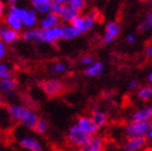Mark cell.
<instances>
[{
	"mask_svg": "<svg viewBox=\"0 0 152 151\" xmlns=\"http://www.w3.org/2000/svg\"><path fill=\"white\" fill-rule=\"evenodd\" d=\"M91 137L88 134L83 132L79 126H77L76 124L71 125L69 130L67 132V140L72 147L76 148H81L83 146L91 139Z\"/></svg>",
	"mask_w": 152,
	"mask_h": 151,
	"instance_id": "1",
	"label": "cell"
},
{
	"mask_svg": "<svg viewBox=\"0 0 152 151\" xmlns=\"http://www.w3.org/2000/svg\"><path fill=\"white\" fill-rule=\"evenodd\" d=\"M150 122H132L127 124L124 128V136L126 139L129 138H138V137H147L149 130Z\"/></svg>",
	"mask_w": 152,
	"mask_h": 151,
	"instance_id": "2",
	"label": "cell"
},
{
	"mask_svg": "<svg viewBox=\"0 0 152 151\" xmlns=\"http://www.w3.org/2000/svg\"><path fill=\"white\" fill-rule=\"evenodd\" d=\"M41 87L48 96H57L64 92L65 84L58 79H49L42 82Z\"/></svg>",
	"mask_w": 152,
	"mask_h": 151,
	"instance_id": "3",
	"label": "cell"
},
{
	"mask_svg": "<svg viewBox=\"0 0 152 151\" xmlns=\"http://www.w3.org/2000/svg\"><path fill=\"white\" fill-rule=\"evenodd\" d=\"M40 37L41 43H54L55 41L63 39V29H61V26H56L50 29L40 28Z\"/></svg>",
	"mask_w": 152,
	"mask_h": 151,
	"instance_id": "4",
	"label": "cell"
},
{
	"mask_svg": "<svg viewBox=\"0 0 152 151\" xmlns=\"http://www.w3.org/2000/svg\"><path fill=\"white\" fill-rule=\"evenodd\" d=\"M18 142L22 148L28 151H44L43 145L37 137L32 135H23L18 139Z\"/></svg>",
	"mask_w": 152,
	"mask_h": 151,
	"instance_id": "5",
	"label": "cell"
},
{
	"mask_svg": "<svg viewBox=\"0 0 152 151\" xmlns=\"http://www.w3.org/2000/svg\"><path fill=\"white\" fill-rule=\"evenodd\" d=\"M76 125L79 126L83 132L88 134L90 136H95V135H97L98 131H99V128L94 124V122L92 121L91 118L86 116H80L79 118L77 119Z\"/></svg>",
	"mask_w": 152,
	"mask_h": 151,
	"instance_id": "6",
	"label": "cell"
},
{
	"mask_svg": "<svg viewBox=\"0 0 152 151\" xmlns=\"http://www.w3.org/2000/svg\"><path fill=\"white\" fill-rule=\"evenodd\" d=\"M106 141L105 138L99 135L92 136L83 147L79 149V151H104L105 150Z\"/></svg>",
	"mask_w": 152,
	"mask_h": 151,
	"instance_id": "7",
	"label": "cell"
},
{
	"mask_svg": "<svg viewBox=\"0 0 152 151\" xmlns=\"http://www.w3.org/2000/svg\"><path fill=\"white\" fill-rule=\"evenodd\" d=\"M38 120H39L38 113L36 112L35 110L30 109V108H26V110H25V112H24V114L22 116V118H20V120L18 122L25 128L34 130L35 125L38 122Z\"/></svg>",
	"mask_w": 152,
	"mask_h": 151,
	"instance_id": "8",
	"label": "cell"
},
{
	"mask_svg": "<svg viewBox=\"0 0 152 151\" xmlns=\"http://www.w3.org/2000/svg\"><path fill=\"white\" fill-rule=\"evenodd\" d=\"M152 119V105H148L145 107L134 111L131 117L132 122H150Z\"/></svg>",
	"mask_w": 152,
	"mask_h": 151,
	"instance_id": "9",
	"label": "cell"
},
{
	"mask_svg": "<svg viewBox=\"0 0 152 151\" xmlns=\"http://www.w3.org/2000/svg\"><path fill=\"white\" fill-rule=\"evenodd\" d=\"M148 144L147 137H138V138H129L123 144L124 151H141Z\"/></svg>",
	"mask_w": 152,
	"mask_h": 151,
	"instance_id": "10",
	"label": "cell"
},
{
	"mask_svg": "<svg viewBox=\"0 0 152 151\" xmlns=\"http://www.w3.org/2000/svg\"><path fill=\"white\" fill-rule=\"evenodd\" d=\"M20 35L18 32H15L13 29L9 28L7 25L0 26V40L6 44H12L13 42L20 39Z\"/></svg>",
	"mask_w": 152,
	"mask_h": 151,
	"instance_id": "11",
	"label": "cell"
},
{
	"mask_svg": "<svg viewBox=\"0 0 152 151\" xmlns=\"http://www.w3.org/2000/svg\"><path fill=\"white\" fill-rule=\"evenodd\" d=\"M121 27L117 22H108L106 24V32L104 35L105 43H111L120 34Z\"/></svg>",
	"mask_w": 152,
	"mask_h": 151,
	"instance_id": "12",
	"label": "cell"
},
{
	"mask_svg": "<svg viewBox=\"0 0 152 151\" xmlns=\"http://www.w3.org/2000/svg\"><path fill=\"white\" fill-rule=\"evenodd\" d=\"M59 23H61L59 15L56 14V13H53V12L45 14V16L43 18H41L39 21V25H40L41 29H50L53 28V27L59 26Z\"/></svg>",
	"mask_w": 152,
	"mask_h": 151,
	"instance_id": "13",
	"label": "cell"
},
{
	"mask_svg": "<svg viewBox=\"0 0 152 151\" xmlns=\"http://www.w3.org/2000/svg\"><path fill=\"white\" fill-rule=\"evenodd\" d=\"M18 87V82L14 79H6L0 80V93L2 95L11 96L14 94L15 90Z\"/></svg>",
	"mask_w": 152,
	"mask_h": 151,
	"instance_id": "14",
	"label": "cell"
},
{
	"mask_svg": "<svg viewBox=\"0 0 152 151\" xmlns=\"http://www.w3.org/2000/svg\"><path fill=\"white\" fill-rule=\"evenodd\" d=\"M53 0H30L31 6L37 13L48 14L51 12Z\"/></svg>",
	"mask_w": 152,
	"mask_h": 151,
	"instance_id": "15",
	"label": "cell"
},
{
	"mask_svg": "<svg viewBox=\"0 0 152 151\" xmlns=\"http://www.w3.org/2000/svg\"><path fill=\"white\" fill-rule=\"evenodd\" d=\"M78 16H80V11H78V10L73 9V8L68 7V6H65V8L63 9L61 13L59 14L61 21H63V22L66 24H68V23L71 24L72 21L78 18Z\"/></svg>",
	"mask_w": 152,
	"mask_h": 151,
	"instance_id": "16",
	"label": "cell"
},
{
	"mask_svg": "<svg viewBox=\"0 0 152 151\" xmlns=\"http://www.w3.org/2000/svg\"><path fill=\"white\" fill-rule=\"evenodd\" d=\"M26 108L24 105L20 104H11L8 106V113H9V117L11 118L13 121H20L22 116L24 114Z\"/></svg>",
	"mask_w": 152,
	"mask_h": 151,
	"instance_id": "17",
	"label": "cell"
},
{
	"mask_svg": "<svg viewBox=\"0 0 152 151\" xmlns=\"http://www.w3.org/2000/svg\"><path fill=\"white\" fill-rule=\"evenodd\" d=\"M102 71H104V63L95 61L91 66L85 68L84 75L90 78H96L102 75Z\"/></svg>",
	"mask_w": 152,
	"mask_h": 151,
	"instance_id": "18",
	"label": "cell"
},
{
	"mask_svg": "<svg viewBox=\"0 0 152 151\" xmlns=\"http://www.w3.org/2000/svg\"><path fill=\"white\" fill-rule=\"evenodd\" d=\"M22 39L26 42H36V43H41L40 37V28H31L27 29L26 32L22 34Z\"/></svg>",
	"mask_w": 152,
	"mask_h": 151,
	"instance_id": "19",
	"label": "cell"
},
{
	"mask_svg": "<svg viewBox=\"0 0 152 151\" xmlns=\"http://www.w3.org/2000/svg\"><path fill=\"white\" fill-rule=\"evenodd\" d=\"M22 23H23V26L26 27L27 29L35 28V26L38 24V15H37V12L34 9H28L26 16L22 21Z\"/></svg>",
	"mask_w": 152,
	"mask_h": 151,
	"instance_id": "20",
	"label": "cell"
},
{
	"mask_svg": "<svg viewBox=\"0 0 152 151\" xmlns=\"http://www.w3.org/2000/svg\"><path fill=\"white\" fill-rule=\"evenodd\" d=\"M6 25L9 27V28L13 29V30L18 32H20L24 27L22 21H20L18 16H15L14 14H11V13H8V14H7Z\"/></svg>",
	"mask_w": 152,
	"mask_h": 151,
	"instance_id": "21",
	"label": "cell"
},
{
	"mask_svg": "<svg viewBox=\"0 0 152 151\" xmlns=\"http://www.w3.org/2000/svg\"><path fill=\"white\" fill-rule=\"evenodd\" d=\"M92 121L94 122V124L96 125L98 128H104L106 124H107V116L104 111L96 110V111H92L91 117Z\"/></svg>",
	"mask_w": 152,
	"mask_h": 151,
	"instance_id": "22",
	"label": "cell"
},
{
	"mask_svg": "<svg viewBox=\"0 0 152 151\" xmlns=\"http://www.w3.org/2000/svg\"><path fill=\"white\" fill-rule=\"evenodd\" d=\"M61 29H63V39H65V40H72V39L77 38L79 35H81L70 24L61 26Z\"/></svg>",
	"mask_w": 152,
	"mask_h": 151,
	"instance_id": "23",
	"label": "cell"
},
{
	"mask_svg": "<svg viewBox=\"0 0 152 151\" xmlns=\"http://www.w3.org/2000/svg\"><path fill=\"white\" fill-rule=\"evenodd\" d=\"M136 95L140 100H149L152 97V86L151 85H143V86L139 87Z\"/></svg>",
	"mask_w": 152,
	"mask_h": 151,
	"instance_id": "24",
	"label": "cell"
},
{
	"mask_svg": "<svg viewBox=\"0 0 152 151\" xmlns=\"http://www.w3.org/2000/svg\"><path fill=\"white\" fill-rule=\"evenodd\" d=\"M49 130V122L47 121V119H44V118H39L38 122L37 124L35 125V128H34V131L36 132L37 134H45Z\"/></svg>",
	"mask_w": 152,
	"mask_h": 151,
	"instance_id": "25",
	"label": "cell"
},
{
	"mask_svg": "<svg viewBox=\"0 0 152 151\" xmlns=\"http://www.w3.org/2000/svg\"><path fill=\"white\" fill-rule=\"evenodd\" d=\"M12 78V69L9 64L7 63H0V80Z\"/></svg>",
	"mask_w": 152,
	"mask_h": 151,
	"instance_id": "26",
	"label": "cell"
},
{
	"mask_svg": "<svg viewBox=\"0 0 152 151\" xmlns=\"http://www.w3.org/2000/svg\"><path fill=\"white\" fill-rule=\"evenodd\" d=\"M150 29H152V11H150L146 15L145 21L138 26L139 32H147V30H150Z\"/></svg>",
	"mask_w": 152,
	"mask_h": 151,
	"instance_id": "27",
	"label": "cell"
},
{
	"mask_svg": "<svg viewBox=\"0 0 152 151\" xmlns=\"http://www.w3.org/2000/svg\"><path fill=\"white\" fill-rule=\"evenodd\" d=\"M51 71L54 75H61V73H64L67 71V65L63 63V62H56L52 65V68H51Z\"/></svg>",
	"mask_w": 152,
	"mask_h": 151,
	"instance_id": "28",
	"label": "cell"
},
{
	"mask_svg": "<svg viewBox=\"0 0 152 151\" xmlns=\"http://www.w3.org/2000/svg\"><path fill=\"white\" fill-rule=\"evenodd\" d=\"M66 6L71 7V8L78 10V11H81L86 6V0H67Z\"/></svg>",
	"mask_w": 152,
	"mask_h": 151,
	"instance_id": "29",
	"label": "cell"
},
{
	"mask_svg": "<svg viewBox=\"0 0 152 151\" xmlns=\"http://www.w3.org/2000/svg\"><path fill=\"white\" fill-rule=\"evenodd\" d=\"M84 32H90L92 28H94L95 24H96V18H94L91 14L84 15Z\"/></svg>",
	"mask_w": 152,
	"mask_h": 151,
	"instance_id": "30",
	"label": "cell"
},
{
	"mask_svg": "<svg viewBox=\"0 0 152 151\" xmlns=\"http://www.w3.org/2000/svg\"><path fill=\"white\" fill-rule=\"evenodd\" d=\"M70 25H72L80 34H83V32H84V18H83L82 15H80V16H78L77 18H75Z\"/></svg>",
	"mask_w": 152,
	"mask_h": 151,
	"instance_id": "31",
	"label": "cell"
},
{
	"mask_svg": "<svg viewBox=\"0 0 152 151\" xmlns=\"http://www.w3.org/2000/svg\"><path fill=\"white\" fill-rule=\"evenodd\" d=\"M94 62H95V59H94L93 56L91 55H83L81 57V59H80V63H81V65H83V66H91L92 64H93Z\"/></svg>",
	"mask_w": 152,
	"mask_h": 151,
	"instance_id": "32",
	"label": "cell"
},
{
	"mask_svg": "<svg viewBox=\"0 0 152 151\" xmlns=\"http://www.w3.org/2000/svg\"><path fill=\"white\" fill-rule=\"evenodd\" d=\"M65 8V6L63 4H59V3H56V2H53L52 1V8H51V12L53 13H56V14H61L63 9Z\"/></svg>",
	"mask_w": 152,
	"mask_h": 151,
	"instance_id": "33",
	"label": "cell"
},
{
	"mask_svg": "<svg viewBox=\"0 0 152 151\" xmlns=\"http://www.w3.org/2000/svg\"><path fill=\"white\" fill-rule=\"evenodd\" d=\"M7 55V44L3 43L2 41L0 40V61L3 59Z\"/></svg>",
	"mask_w": 152,
	"mask_h": 151,
	"instance_id": "34",
	"label": "cell"
},
{
	"mask_svg": "<svg viewBox=\"0 0 152 151\" xmlns=\"http://www.w3.org/2000/svg\"><path fill=\"white\" fill-rule=\"evenodd\" d=\"M137 87H138V81L137 80L133 79V80H131V81L129 82V90H135V89H137Z\"/></svg>",
	"mask_w": 152,
	"mask_h": 151,
	"instance_id": "35",
	"label": "cell"
},
{
	"mask_svg": "<svg viewBox=\"0 0 152 151\" xmlns=\"http://www.w3.org/2000/svg\"><path fill=\"white\" fill-rule=\"evenodd\" d=\"M126 41L129 42V43H134L135 41H136V36L134 34H129L127 37H126Z\"/></svg>",
	"mask_w": 152,
	"mask_h": 151,
	"instance_id": "36",
	"label": "cell"
},
{
	"mask_svg": "<svg viewBox=\"0 0 152 151\" xmlns=\"http://www.w3.org/2000/svg\"><path fill=\"white\" fill-rule=\"evenodd\" d=\"M145 53H146L147 56H149V57H152V44L148 45L145 50Z\"/></svg>",
	"mask_w": 152,
	"mask_h": 151,
	"instance_id": "37",
	"label": "cell"
},
{
	"mask_svg": "<svg viewBox=\"0 0 152 151\" xmlns=\"http://www.w3.org/2000/svg\"><path fill=\"white\" fill-rule=\"evenodd\" d=\"M147 139L152 140V121H150L149 130H148V134H147Z\"/></svg>",
	"mask_w": 152,
	"mask_h": 151,
	"instance_id": "38",
	"label": "cell"
},
{
	"mask_svg": "<svg viewBox=\"0 0 152 151\" xmlns=\"http://www.w3.org/2000/svg\"><path fill=\"white\" fill-rule=\"evenodd\" d=\"M3 13H4V3L0 1V18L3 16Z\"/></svg>",
	"mask_w": 152,
	"mask_h": 151,
	"instance_id": "39",
	"label": "cell"
},
{
	"mask_svg": "<svg viewBox=\"0 0 152 151\" xmlns=\"http://www.w3.org/2000/svg\"><path fill=\"white\" fill-rule=\"evenodd\" d=\"M102 96H104L106 99H109V98H111L112 94H111V92H108V91H106V92H104V93H102Z\"/></svg>",
	"mask_w": 152,
	"mask_h": 151,
	"instance_id": "40",
	"label": "cell"
},
{
	"mask_svg": "<svg viewBox=\"0 0 152 151\" xmlns=\"http://www.w3.org/2000/svg\"><path fill=\"white\" fill-rule=\"evenodd\" d=\"M53 2H56V3H59V4H63V6H66L67 0H53Z\"/></svg>",
	"mask_w": 152,
	"mask_h": 151,
	"instance_id": "41",
	"label": "cell"
},
{
	"mask_svg": "<svg viewBox=\"0 0 152 151\" xmlns=\"http://www.w3.org/2000/svg\"><path fill=\"white\" fill-rule=\"evenodd\" d=\"M3 105H4V97L1 93H0V108L2 107Z\"/></svg>",
	"mask_w": 152,
	"mask_h": 151,
	"instance_id": "42",
	"label": "cell"
},
{
	"mask_svg": "<svg viewBox=\"0 0 152 151\" xmlns=\"http://www.w3.org/2000/svg\"><path fill=\"white\" fill-rule=\"evenodd\" d=\"M20 1H26V0H9L11 4H18V2H20Z\"/></svg>",
	"mask_w": 152,
	"mask_h": 151,
	"instance_id": "43",
	"label": "cell"
},
{
	"mask_svg": "<svg viewBox=\"0 0 152 151\" xmlns=\"http://www.w3.org/2000/svg\"><path fill=\"white\" fill-rule=\"evenodd\" d=\"M148 81H149V83L151 84V86H152V71L149 73V76H148Z\"/></svg>",
	"mask_w": 152,
	"mask_h": 151,
	"instance_id": "44",
	"label": "cell"
},
{
	"mask_svg": "<svg viewBox=\"0 0 152 151\" xmlns=\"http://www.w3.org/2000/svg\"><path fill=\"white\" fill-rule=\"evenodd\" d=\"M98 110V105H92V111Z\"/></svg>",
	"mask_w": 152,
	"mask_h": 151,
	"instance_id": "45",
	"label": "cell"
},
{
	"mask_svg": "<svg viewBox=\"0 0 152 151\" xmlns=\"http://www.w3.org/2000/svg\"><path fill=\"white\" fill-rule=\"evenodd\" d=\"M145 151H152V149H147V150H145Z\"/></svg>",
	"mask_w": 152,
	"mask_h": 151,
	"instance_id": "46",
	"label": "cell"
},
{
	"mask_svg": "<svg viewBox=\"0 0 152 151\" xmlns=\"http://www.w3.org/2000/svg\"><path fill=\"white\" fill-rule=\"evenodd\" d=\"M148 1H149V2H150V3H151V4H152V0H148Z\"/></svg>",
	"mask_w": 152,
	"mask_h": 151,
	"instance_id": "47",
	"label": "cell"
},
{
	"mask_svg": "<svg viewBox=\"0 0 152 151\" xmlns=\"http://www.w3.org/2000/svg\"><path fill=\"white\" fill-rule=\"evenodd\" d=\"M0 151H2V150H1V149H0Z\"/></svg>",
	"mask_w": 152,
	"mask_h": 151,
	"instance_id": "48",
	"label": "cell"
}]
</instances>
